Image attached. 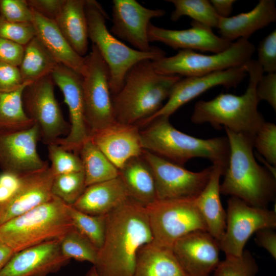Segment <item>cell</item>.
I'll use <instances>...</instances> for the list:
<instances>
[{"mask_svg": "<svg viewBox=\"0 0 276 276\" xmlns=\"http://www.w3.org/2000/svg\"><path fill=\"white\" fill-rule=\"evenodd\" d=\"M140 131L135 124L116 121L89 139L119 170L128 160L142 155Z\"/></svg>", "mask_w": 276, "mask_h": 276, "instance_id": "44dd1931", "label": "cell"}, {"mask_svg": "<svg viewBox=\"0 0 276 276\" xmlns=\"http://www.w3.org/2000/svg\"><path fill=\"white\" fill-rule=\"evenodd\" d=\"M152 241L146 206L129 198L106 215L104 242L93 266L100 276H133L138 249Z\"/></svg>", "mask_w": 276, "mask_h": 276, "instance_id": "6da1fadb", "label": "cell"}, {"mask_svg": "<svg viewBox=\"0 0 276 276\" xmlns=\"http://www.w3.org/2000/svg\"><path fill=\"white\" fill-rule=\"evenodd\" d=\"M174 6L170 19L177 21L182 16H188L193 21L212 29L217 28L219 17L215 12L210 1L167 0Z\"/></svg>", "mask_w": 276, "mask_h": 276, "instance_id": "d6a6232c", "label": "cell"}, {"mask_svg": "<svg viewBox=\"0 0 276 276\" xmlns=\"http://www.w3.org/2000/svg\"><path fill=\"white\" fill-rule=\"evenodd\" d=\"M26 82H24L19 67L0 62V92L15 90Z\"/></svg>", "mask_w": 276, "mask_h": 276, "instance_id": "7bdbcfd3", "label": "cell"}, {"mask_svg": "<svg viewBox=\"0 0 276 276\" xmlns=\"http://www.w3.org/2000/svg\"><path fill=\"white\" fill-rule=\"evenodd\" d=\"M119 171L131 198L145 206L156 200L153 175L142 155L128 160Z\"/></svg>", "mask_w": 276, "mask_h": 276, "instance_id": "f1b7e54d", "label": "cell"}, {"mask_svg": "<svg viewBox=\"0 0 276 276\" xmlns=\"http://www.w3.org/2000/svg\"><path fill=\"white\" fill-rule=\"evenodd\" d=\"M85 57L82 85L85 121L90 136L116 120L108 66L93 44Z\"/></svg>", "mask_w": 276, "mask_h": 276, "instance_id": "30bf717a", "label": "cell"}, {"mask_svg": "<svg viewBox=\"0 0 276 276\" xmlns=\"http://www.w3.org/2000/svg\"><path fill=\"white\" fill-rule=\"evenodd\" d=\"M225 130L229 155L220 183L221 194L238 198L252 206L266 208L275 199V176L256 161L253 136Z\"/></svg>", "mask_w": 276, "mask_h": 276, "instance_id": "7a4b0ae2", "label": "cell"}, {"mask_svg": "<svg viewBox=\"0 0 276 276\" xmlns=\"http://www.w3.org/2000/svg\"><path fill=\"white\" fill-rule=\"evenodd\" d=\"M86 276H100L97 273L95 267L93 266L88 271Z\"/></svg>", "mask_w": 276, "mask_h": 276, "instance_id": "816d5d0a", "label": "cell"}, {"mask_svg": "<svg viewBox=\"0 0 276 276\" xmlns=\"http://www.w3.org/2000/svg\"><path fill=\"white\" fill-rule=\"evenodd\" d=\"M22 175L4 171L0 173V204L13 195L20 183Z\"/></svg>", "mask_w": 276, "mask_h": 276, "instance_id": "7dc6e473", "label": "cell"}, {"mask_svg": "<svg viewBox=\"0 0 276 276\" xmlns=\"http://www.w3.org/2000/svg\"><path fill=\"white\" fill-rule=\"evenodd\" d=\"M163 9L146 8L135 0L112 1V26L110 33L117 38L127 41L135 50L149 52L148 28L150 20L165 14Z\"/></svg>", "mask_w": 276, "mask_h": 276, "instance_id": "e0dca14e", "label": "cell"}, {"mask_svg": "<svg viewBox=\"0 0 276 276\" xmlns=\"http://www.w3.org/2000/svg\"><path fill=\"white\" fill-rule=\"evenodd\" d=\"M0 16L11 22H32L33 11L27 0H0Z\"/></svg>", "mask_w": 276, "mask_h": 276, "instance_id": "60d3db41", "label": "cell"}, {"mask_svg": "<svg viewBox=\"0 0 276 276\" xmlns=\"http://www.w3.org/2000/svg\"><path fill=\"white\" fill-rule=\"evenodd\" d=\"M179 76L158 73L151 60L141 61L127 73L120 90L112 96L116 120L137 125L151 117L168 99Z\"/></svg>", "mask_w": 276, "mask_h": 276, "instance_id": "277c9868", "label": "cell"}, {"mask_svg": "<svg viewBox=\"0 0 276 276\" xmlns=\"http://www.w3.org/2000/svg\"><path fill=\"white\" fill-rule=\"evenodd\" d=\"M31 83L12 91L0 92V132L25 130L34 124L27 116L22 101L23 91Z\"/></svg>", "mask_w": 276, "mask_h": 276, "instance_id": "1f68e13d", "label": "cell"}, {"mask_svg": "<svg viewBox=\"0 0 276 276\" xmlns=\"http://www.w3.org/2000/svg\"><path fill=\"white\" fill-rule=\"evenodd\" d=\"M51 75L26 86L22 101L24 110L39 128L41 141L48 145L69 133L70 125L64 119L54 94Z\"/></svg>", "mask_w": 276, "mask_h": 276, "instance_id": "8fae6325", "label": "cell"}, {"mask_svg": "<svg viewBox=\"0 0 276 276\" xmlns=\"http://www.w3.org/2000/svg\"><path fill=\"white\" fill-rule=\"evenodd\" d=\"M50 166L55 176L58 175L83 171L79 155L67 151L59 145L52 143L47 145Z\"/></svg>", "mask_w": 276, "mask_h": 276, "instance_id": "8d00e7d4", "label": "cell"}, {"mask_svg": "<svg viewBox=\"0 0 276 276\" xmlns=\"http://www.w3.org/2000/svg\"><path fill=\"white\" fill-rule=\"evenodd\" d=\"M61 252L66 258L79 262H88L94 265L99 249L74 227L60 239Z\"/></svg>", "mask_w": 276, "mask_h": 276, "instance_id": "836d02e7", "label": "cell"}, {"mask_svg": "<svg viewBox=\"0 0 276 276\" xmlns=\"http://www.w3.org/2000/svg\"><path fill=\"white\" fill-rule=\"evenodd\" d=\"M68 204L53 196L48 202L0 225V243L17 252L55 240L73 227Z\"/></svg>", "mask_w": 276, "mask_h": 276, "instance_id": "8992f818", "label": "cell"}, {"mask_svg": "<svg viewBox=\"0 0 276 276\" xmlns=\"http://www.w3.org/2000/svg\"><path fill=\"white\" fill-rule=\"evenodd\" d=\"M54 177L50 166L23 174L13 195L0 204V225L49 201Z\"/></svg>", "mask_w": 276, "mask_h": 276, "instance_id": "ffe728a7", "label": "cell"}, {"mask_svg": "<svg viewBox=\"0 0 276 276\" xmlns=\"http://www.w3.org/2000/svg\"><path fill=\"white\" fill-rule=\"evenodd\" d=\"M274 229L264 228L256 232L255 241L257 244L266 249L276 259V234Z\"/></svg>", "mask_w": 276, "mask_h": 276, "instance_id": "c3c4849f", "label": "cell"}, {"mask_svg": "<svg viewBox=\"0 0 276 276\" xmlns=\"http://www.w3.org/2000/svg\"><path fill=\"white\" fill-rule=\"evenodd\" d=\"M258 265L248 251L240 257H225L214 271L213 276H256Z\"/></svg>", "mask_w": 276, "mask_h": 276, "instance_id": "74e56055", "label": "cell"}, {"mask_svg": "<svg viewBox=\"0 0 276 276\" xmlns=\"http://www.w3.org/2000/svg\"><path fill=\"white\" fill-rule=\"evenodd\" d=\"M60 240L45 242L15 252L0 271V276H48L66 265Z\"/></svg>", "mask_w": 276, "mask_h": 276, "instance_id": "d6986e66", "label": "cell"}, {"mask_svg": "<svg viewBox=\"0 0 276 276\" xmlns=\"http://www.w3.org/2000/svg\"><path fill=\"white\" fill-rule=\"evenodd\" d=\"M67 209L73 227L99 249L105 238L106 215H88L70 205Z\"/></svg>", "mask_w": 276, "mask_h": 276, "instance_id": "e575fe53", "label": "cell"}, {"mask_svg": "<svg viewBox=\"0 0 276 276\" xmlns=\"http://www.w3.org/2000/svg\"><path fill=\"white\" fill-rule=\"evenodd\" d=\"M276 227V214L267 208L251 206L231 197L227 201L226 227L219 241L225 257H240L250 237L257 231Z\"/></svg>", "mask_w": 276, "mask_h": 276, "instance_id": "4fadbf2b", "label": "cell"}, {"mask_svg": "<svg viewBox=\"0 0 276 276\" xmlns=\"http://www.w3.org/2000/svg\"><path fill=\"white\" fill-rule=\"evenodd\" d=\"M215 12L219 17H228L232 12L235 0L210 1Z\"/></svg>", "mask_w": 276, "mask_h": 276, "instance_id": "681fc988", "label": "cell"}, {"mask_svg": "<svg viewBox=\"0 0 276 276\" xmlns=\"http://www.w3.org/2000/svg\"><path fill=\"white\" fill-rule=\"evenodd\" d=\"M168 117H159L140 131L143 150L183 166L189 160L202 157L226 170L229 147L226 136L202 139L175 128Z\"/></svg>", "mask_w": 276, "mask_h": 276, "instance_id": "5b68a950", "label": "cell"}, {"mask_svg": "<svg viewBox=\"0 0 276 276\" xmlns=\"http://www.w3.org/2000/svg\"><path fill=\"white\" fill-rule=\"evenodd\" d=\"M254 147L269 164L276 165V125L265 121L253 137Z\"/></svg>", "mask_w": 276, "mask_h": 276, "instance_id": "f35d334b", "label": "cell"}, {"mask_svg": "<svg viewBox=\"0 0 276 276\" xmlns=\"http://www.w3.org/2000/svg\"><path fill=\"white\" fill-rule=\"evenodd\" d=\"M65 0H27L29 7L42 16L55 21Z\"/></svg>", "mask_w": 276, "mask_h": 276, "instance_id": "bcb514c9", "label": "cell"}, {"mask_svg": "<svg viewBox=\"0 0 276 276\" xmlns=\"http://www.w3.org/2000/svg\"><path fill=\"white\" fill-rule=\"evenodd\" d=\"M41 140L39 127L34 124L22 130L0 132V168L2 171L25 174L48 167L37 150Z\"/></svg>", "mask_w": 276, "mask_h": 276, "instance_id": "2e32d148", "label": "cell"}, {"mask_svg": "<svg viewBox=\"0 0 276 276\" xmlns=\"http://www.w3.org/2000/svg\"><path fill=\"white\" fill-rule=\"evenodd\" d=\"M172 249L186 276H210L220 262L219 242L207 231L180 238Z\"/></svg>", "mask_w": 276, "mask_h": 276, "instance_id": "ac0fdd59", "label": "cell"}, {"mask_svg": "<svg viewBox=\"0 0 276 276\" xmlns=\"http://www.w3.org/2000/svg\"><path fill=\"white\" fill-rule=\"evenodd\" d=\"M210 178L195 203L204 219L208 232L218 242L224 235L226 227V212L220 199V179L225 170L213 165Z\"/></svg>", "mask_w": 276, "mask_h": 276, "instance_id": "484cf974", "label": "cell"}, {"mask_svg": "<svg viewBox=\"0 0 276 276\" xmlns=\"http://www.w3.org/2000/svg\"><path fill=\"white\" fill-rule=\"evenodd\" d=\"M85 11L88 38L97 48L109 70L112 96L120 90L127 73L135 64L165 56V52L158 47H154L149 52H142L119 40L108 30L106 25L107 14L96 1L85 0Z\"/></svg>", "mask_w": 276, "mask_h": 276, "instance_id": "52a82bcc", "label": "cell"}, {"mask_svg": "<svg viewBox=\"0 0 276 276\" xmlns=\"http://www.w3.org/2000/svg\"><path fill=\"white\" fill-rule=\"evenodd\" d=\"M133 276H186L172 248L151 242L141 246L136 256Z\"/></svg>", "mask_w": 276, "mask_h": 276, "instance_id": "4316f807", "label": "cell"}, {"mask_svg": "<svg viewBox=\"0 0 276 276\" xmlns=\"http://www.w3.org/2000/svg\"><path fill=\"white\" fill-rule=\"evenodd\" d=\"M86 188L83 171L56 175L53 179V195L68 205H73Z\"/></svg>", "mask_w": 276, "mask_h": 276, "instance_id": "d590c367", "label": "cell"}, {"mask_svg": "<svg viewBox=\"0 0 276 276\" xmlns=\"http://www.w3.org/2000/svg\"><path fill=\"white\" fill-rule=\"evenodd\" d=\"M51 76L64 97L68 109L70 125L68 134L54 143L78 154L82 145L89 138L85 118L82 76L61 64L57 65Z\"/></svg>", "mask_w": 276, "mask_h": 276, "instance_id": "5bb4252c", "label": "cell"}, {"mask_svg": "<svg viewBox=\"0 0 276 276\" xmlns=\"http://www.w3.org/2000/svg\"><path fill=\"white\" fill-rule=\"evenodd\" d=\"M25 46L0 37V62L19 66Z\"/></svg>", "mask_w": 276, "mask_h": 276, "instance_id": "f6af8a7d", "label": "cell"}, {"mask_svg": "<svg viewBox=\"0 0 276 276\" xmlns=\"http://www.w3.org/2000/svg\"><path fill=\"white\" fill-rule=\"evenodd\" d=\"M246 76L247 73L243 65L206 75L180 79L173 86L166 103L139 125H148L159 117H169L181 106L215 86L236 87Z\"/></svg>", "mask_w": 276, "mask_h": 276, "instance_id": "9a60e30c", "label": "cell"}, {"mask_svg": "<svg viewBox=\"0 0 276 276\" xmlns=\"http://www.w3.org/2000/svg\"><path fill=\"white\" fill-rule=\"evenodd\" d=\"M142 156L154 180L156 199H195L207 185L213 166L193 172L143 150Z\"/></svg>", "mask_w": 276, "mask_h": 276, "instance_id": "7c38bea8", "label": "cell"}, {"mask_svg": "<svg viewBox=\"0 0 276 276\" xmlns=\"http://www.w3.org/2000/svg\"><path fill=\"white\" fill-rule=\"evenodd\" d=\"M85 0H65L55 20L58 28L73 49L85 57L88 49V28Z\"/></svg>", "mask_w": 276, "mask_h": 276, "instance_id": "83f0119b", "label": "cell"}, {"mask_svg": "<svg viewBox=\"0 0 276 276\" xmlns=\"http://www.w3.org/2000/svg\"><path fill=\"white\" fill-rule=\"evenodd\" d=\"M58 64L35 36L25 46L18 67L24 82H33L51 75Z\"/></svg>", "mask_w": 276, "mask_h": 276, "instance_id": "f546056e", "label": "cell"}, {"mask_svg": "<svg viewBox=\"0 0 276 276\" xmlns=\"http://www.w3.org/2000/svg\"><path fill=\"white\" fill-rule=\"evenodd\" d=\"M275 21V1L260 0L248 12L219 17L217 28L221 37L232 42L236 39H248L255 32Z\"/></svg>", "mask_w": 276, "mask_h": 276, "instance_id": "603a6c76", "label": "cell"}, {"mask_svg": "<svg viewBox=\"0 0 276 276\" xmlns=\"http://www.w3.org/2000/svg\"><path fill=\"white\" fill-rule=\"evenodd\" d=\"M35 36L32 22H11L0 16V37L25 46Z\"/></svg>", "mask_w": 276, "mask_h": 276, "instance_id": "ab89813d", "label": "cell"}, {"mask_svg": "<svg viewBox=\"0 0 276 276\" xmlns=\"http://www.w3.org/2000/svg\"><path fill=\"white\" fill-rule=\"evenodd\" d=\"M129 198V193L119 176L86 187L72 205L88 215H106Z\"/></svg>", "mask_w": 276, "mask_h": 276, "instance_id": "cb8c5ba5", "label": "cell"}, {"mask_svg": "<svg viewBox=\"0 0 276 276\" xmlns=\"http://www.w3.org/2000/svg\"><path fill=\"white\" fill-rule=\"evenodd\" d=\"M14 254L15 252L10 247L0 243V271L5 267Z\"/></svg>", "mask_w": 276, "mask_h": 276, "instance_id": "f907efd6", "label": "cell"}, {"mask_svg": "<svg viewBox=\"0 0 276 276\" xmlns=\"http://www.w3.org/2000/svg\"><path fill=\"white\" fill-rule=\"evenodd\" d=\"M256 91L259 101H266L275 111L276 73L263 75L257 82Z\"/></svg>", "mask_w": 276, "mask_h": 276, "instance_id": "ee69618b", "label": "cell"}, {"mask_svg": "<svg viewBox=\"0 0 276 276\" xmlns=\"http://www.w3.org/2000/svg\"><path fill=\"white\" fill-rule=\"evenodd\" d=\"M152 242L172 248L180 238L193 232L207 231L195 199H156L146 206Z\"/></svg>", "mask_w": 276, "mask_h": 276, "instance_id": "9c48e42d", "label": "cell"}, {"mask_svg": "<svg viewBox=\"0 0 276 276\" xmlns=\"http://www.w3.org/2000/svg\"><path fill=\"white\" fill-rule=\"evenodd\" d=\"M190 28L171 30L150 23L148 36L150 42H162L174 49L199 50L218 53L227 49L233 42L216 35L212 29L192 20Z\"/></svg>", "mask_w": 276, "mask_h": 276, "instance_id": "7402d4cb", "label": "cell"}, {"mask_svg": "<svg viewBox=\"0 0 276 276\" xmlns=\"http://www.w3.org/2000/svg\"><path fill=\"white\" fill-rule=\"evenodd\" d=\"M33 11L32 22L35 29L36 37L59 64L82 76L85 70V57L79 55L73 49L55 21Z\"/></svg>", "mask_w": 276, "mask_h": 276, "instance_id": "d4e9b609", "label": "cell"}, {"mask_svg": "<svg viewBox=\"0 0 276 276\" xmlns=\"http://www.w3.org/2000/svg\"><path fill=\"white\" fill-rule=\"evenodd\" d=\"M263 72H276V30H273L260 43L258 48V60Z\"/></svg>", "mask_w": 276, "mask_h": 276, "instance_id": "b9f144b4", "label": "cell"}, {"mask_svg": "<svg viewBox=\"0 0 276 276\" xmlns=\"http://www.w3.org/2000/svg\"><path fill=\"white\" fill-rule=\"evenodd\" d=\"M255 51V45L248 39L240 38L220 53L206 55L180 50L174 56H164L151 63L160 74L197 76L242 66L251 59Z\"/></svg>", "mask_w": 276, "mask_h": 276, "instance_id": "ba28073f", "label": "cell"}, {"mask_svg": "<svg viewBox=\"0 0 276 276\" xmlns=\"http://www.w3.org/2000/svg\"><path fill=\"white\" fill-rule=\"evenodd\" d=\"M244 66L249 75L244 93L240 96L221 93L211 100L197 102L191 117L193 123H209L216 129L224 126L232 132L254 137L265 121L258 109L260 101L256 91L263 71L258 61L252 59Z\"/></svg>", "mask_w": 276, "mask_h": 276, "instance_id": "3957f363", "label": "cell"}, {"mask_svg": "<svg viewBox=\"0 0 276 276\" xmlns=\"http://www.w3.org/2000/svg\"><path fill=\"white\" fill-rule=\"evenodd\" d=\"M78 154L83 165L86 187L119 176V170L89 138L82 145Z\"/></svg>", "mask_w": 276, "mask_h": 276, "instance_id": "4dcf8cb0", "label": "cell"}]
</instances>
